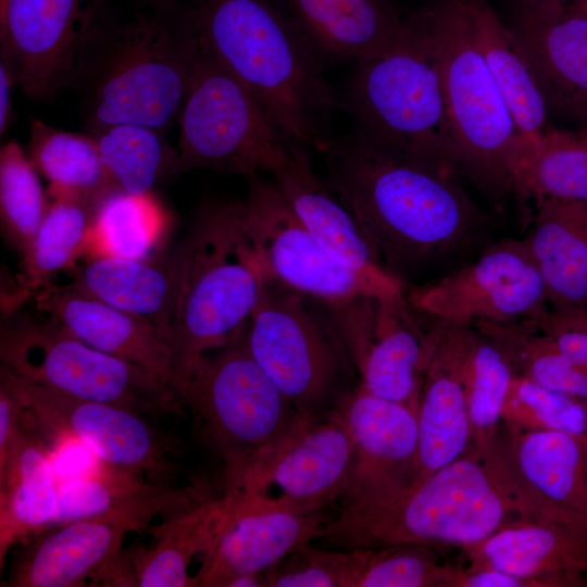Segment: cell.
Returning a JSON list of instances; mask_svg holds the SVG:
<instances>
[{"instance_id": "6da1fadb", "label": "cell", "mask_w": 587, "mask_h": 587, "mask_svg": "<svg viewBox=\"0 0 587 587\" xmlns=\"http://www.w3.org/2000/svg\"><path fill=\"white\" fill-rule=\"evenodd\" d=\"M319 151L327 187L354 216L384 267L404 284L429 274L438 279L490 245L489 220L457 177L395 159L353 130L330 137Z\"/></svg>"}, {"instance_id": "7a4b0ae2", "label": "cell", "mask_w": 587, "mask_h": 587, "mask_svg": "<svg viewBox=\"0 0 587 587\" xmlns=\"http://www.w3.org/2000/svg\"><path fill=\"white\" fill-rule=\"evenodd\" d=\"M203 46L264 107L288 140L320 150L339 93L325 59L284 0H192Z\"/></svg>"}, {"instance_id": "3957f363", "label": "cell", "mask_w": 587, "mask_h": 587, "mask_svg": "<svg viewBox=\"0 0 587 587\" xmlns=\"http://www.w3.org/2000/svg\"><path fill=\"white\" fill-rule=\"evenodd\" d=\"M524 522L490 448H470L424 479L378 499L344 503L321 539L340 549L460 545L482 541Z\"/></svg>"}, {"instance_id": "277c9868", "label": "cell", "mask_w": 587, "mask_h": 587, "mask_svg": "<svg viewBox=\"0 0 587 587\" xmlns=\"http://www.w3.org/2000/svg\"><path fill=\"white\" fill-rule=\"evenodd\" d=\"M202 43L190 4L137 0L117 13L89 82L87 130L136 124L163 133L179 117Z\"/></svg>"}, {"instance_id": "5b68a950", "label": "cell", "mask_w": 587, "mask_h": 587, "mask_svg": "<svg viewBox=\"0 0 587 587\" xmlns=\"http://www.w3.org/2000/svg\"><path fill=\"white\" fill-rule=\"evenodd\" d=\"M179 245L182 277L167 338L172 388L180 399L196 363L249 320L266 276L243 224L242 201L202 205Z\"/></svg>"}, {"instance_id": "8992f818", "label": "cell", "mask_w": 587, "mask_h": 587, "mask_svg": "<svg viewBox=\"0 0 587 587\" xmlns=\"http://www.w3.org/2000/svg\"><path fill=\"white\" fill-rule=\"evenodd\" d=\"M408 18L400 45L353 64L339 107L352 130L384 153L459 178L437 59L414 13Z\"/></svg>"}, {"instance_id": "52a82bcc", "label": "cell", "mask_w": 587, "mask_h": 587, "mask_svg": "<svg viewBox=\"0 0 587 587\" xmlns=\"http://www.w3.org/2000/svg\"><path fill=\"white\" fill-rule=\"evenodd\" d=\"M413 13L437 59L460 175L500 203L514 195L521 139L476 46L470 0H432Z\"/></svg>"}, {"instance_id": "ba28073f", "label": "cell", "mask_w": 587, "mask_h": 587, "mask_svg": "<svg viewBox=\"0 0 587 587\" xmlns=\"http://www.w3.org/2000/svg\"><path fill=\"white\" fill-rule=\"evenodd\" d=\"M180 401L201 440L222 462L225 490L309 420L253 359L246 324L196 363Z\"/></svg>"}, {"instance_id": "9c48e42d", "label": "cell", "mask_w": 587, "mask_h": 587, "mask_svg": "<svg viewBox=\"0 0 587 587\" xmlns=\"http://www.w3.org/2000/svg\"><path fill=\"white\" fill-rule=\"evenodd\" d=\"M246 337L253 359L307 419L340 410L360 385L328 308L300 292L266 279Z\"/></svg>"}, {"instance_id": "30bf717a", "label": "cell", "mask_w": 587, "mask_h": 587, "mask_svg": "<svg viewBox=\"0 0 587 587\" xmlns=\"http://www.w3.org/2000/svg\"><path fill=\"white\" fill-rule=\"evenodd\" d=\"M9 316L0 332L1 369L18 379L150 417L183 414L178 395L151 371L89 346L50 317Z\"/></svg>"}, {"instance_id": "8fae6325", "label": "cell", "mask_w": 587, "mask_h": 587, "mask_svg": "<svg viewBox=\"0 0 587 587\" xmlns=\"http://www.w3.org/2000/svg\"><path fill=\"white\" fill-rule=\"evenodd\" d=\"M116 15L111 0H0V62L26 97L53 100L89 84Z\"/></svg>"}, {"instance_id": "7c38bea8", "label": "cell", "mask_w": 587, "mask_h": 587, "mask_svg": "<svg viewBox=\"0 0 587 587\" xmlns=\"http://www.w3.org/2000/svg\"><path fill=\"white\" fill-rule=\"evenodd\" d=\"M178 120V174L204 168L245 177L272 175L294 145L203 43Z\"/></svg>"}, {"instance_id": "4fadbf2b", "label": "cell", "mask_w": 587, "mask_h": 587, "mask_svg": "<svg viewBox=\"0 0 587 587\" xmlns=\"http://www.w3.org/2000/svg\"><path fill=\"white\" fill-rule=\"evenodd\" d=\"M211 497L205 487L157 482L109 510L57 526L29 541L13 561L7 587H75L120 563L126 536Z\"/></svg>"}, {"instance_id": "5bb4252c", "label": "cell", "mask_w": 587, "mask_h": 587, "mask_svg": "<svg viewBox=\"0 0 587 587\" xmlns=\"http://www.w3.org/2000/svg\"><path fill=\"white\" fill-rule=\"evenodd\" d=\"M246 178L243 224L266 279L327 307L407 291L392 274L373 275L334 258L299 220L273 178L262 174Z\"/></svg>"}, {"instance_id": "9a60e30c", "label": "cell", "mask_w": 587, "mask_h": 587, "mask_svg": "<svg viewBox=\"0 0 587 587\" xmlns=\"http://www.w3.org/2000/svg\"><path fill=\"white\" fill-rule=\"evenodd\" d=\"M407 296L421 313L457 326L530 321L550 310L544 280L524 238L491 242L474 260L412 287Z\"/></svg>"}, {"instance_id": "2e32d148", "label": "cell", "mask_w": 587, "mask_h": 587, "mask_svg": "<svg viewBox=\"0 0 587 587\" xmlns=\"http://www.w3.org/2000/svg\"><path fill=\"white\" fill-rule=\"evenodd\" d=\"M327 308L359 374L360 386L416 411L440 322L433 319L435 324L425 329L407 291Z\"/></svg>"}, {"instance_id": "e0dca14e", "label": "cell", "mask_w": 587, "mask_h": 587, "mask_svg": "<svg viewBox=\"0 0 587 587\" xmlns=\"http://www.w3.org/2000/svg\"><path fill=\"white\" fill-rule=\"evenodd\" d=\"M37 424L75 439L102 463L172 483L179 449L152 417L124 407L82 400L25 383L1 369Z\"/></svg>"}, {"instance_id": "ac0fdd59", "label": "cell", "mask_w": 587, "mask_h": 587, "mask_svg": "<svg viewBox=\"0 0 587 587\" xmlns=\"http://www.w3.org/2000/svg\"><path fill=\"white\" fill-rule=\"evenodd\" d=\"M352 466L353 440L340 409L307 420L228 490L258 498L275 488L277 497L264 505L322 511L345 498Z\"/></svg>"}, {"instance_id": "d6986e66", "label": "cell", "mask_w": 587, "mask_h": 587, "mask_svg": "<svg viewBox=\"0 0 587 587\" xmlns=\"http://www.w3.org/2000/svg\"><path fill=\"white\" fill-rule=\"evenodd\" d=\"M492 449L524 521L587 529V438L553 430H508Z\"/></svg>"}, {"instance_id": "ffe728a7", "label": "cell", "mask_w": 587, "mask_h": 587, "mask_svg": "<svg viewBox=\"0 0 587 587\" xmlns=\"http://www.w3.org/2000/svg\"><path fill=\"white\" fill-rule=\"evenodd\" d=\"M232 511L195 576L197 587H228L235 578L264 574L291 553L321 539L322 511L266 507L238 491Z\"/></svg>"}, {"instance_id": "44dd1931", "label": "cell", "mask_w": 587, "mask_h": 587, "mask_svg": "<svg viewBox=\"0 0 587 587\" xmlns=\"http://www.w3.org/2000/svg\"><path fill=\"white\" fill-rule=\"evenodd\" d=\"M546 98L549 112L587 123V16L565 2L520 0L508 25Z\"/></svg>"}, {"instance_id": "7402d4cb", "label": "cell", "mask_w": 587, "mask_h": 587, "mask_svg": "<svg viewBox=\"0 0 587 587\" xmlns=\"http://www.w3.org/2000/svg\"><path fill=\"white\" fill-rule=\"evenodd\" d=\"M353 440V466L344 503L396 492L413 480L419 448L416 411L360 385L341 408Z\"/></svg>"}, {"instance_id": "603a6c76", "label": "cell", "mask_w": 587, "mask_h": 587, "mask_svg": "<svg viewBox=\"0 0 587 587\" xmlns=\"http://www.w3.org/2000/svg\"><path fill=\"white\" fill-rule=\"evenodd\" d=\"M467 329L469 326L440 322L420 391L417 461L411 484L455 461L471 448L465 387Z\"/></svg>"}, {"instance_id": "cb8c5ba5", "label": "cell", "mask_w": 587, "mask_h": 587, "mask_svg": "<svg viewBox=\"0 0 587 587\" xmlns=\"http://www.w3.org/2000/svg\"><path fill=\"white\" fill-rule=\"evenodd\" d=\"M36 308L89 346L138 364L172 387L173 352L149 321L120 310L67 285L39 291Z\"/></svg>"}, {"instance_id": "d4e9b609", "label": "cell", "mask_w": 587, "mask_h": 587, "mask_svg": "<svg viewBox=\"0 0 587 587\" xmlns=\"http://www.w3.org/2000/svg\"><path fill=\"white\" fill-rule=\"evenodd\" d=\"M473 566L492 567L535 587L582 585L587 578V529L525 521L464 547Z\"/></svg>"}, {"instance_id": "484cf974", "label": "cell", "mask_w": 587, "mask_h": 587, "mask_svg": "<svg viewBox=\"0 0 587 587\" xmlns=\"http://www.w3.org/2000/svg\"><path fill=\"white\" fill-rule=\"evenodd\" d=\"M179 242L170 250L142 259L90 255L72 268L67 286L151 322L167 339L180 277ZM170 344V342H168Z\"/></svg>"}, {"instance_id": "4316f807", "label": "cell", "mask_w": 587, "mask_h": 587, "mask_svg": "<svg viewBox=\"0 0 587 587\" xmlns=\"http://www.w3.org/2000/svg\"><path fill=\"white\" fill-rule=\"evenodd\" d=\"M296 23L325 59L359 63L400 45L408 14L392 0H284Z\"/></svg>"}, {"instance_id": "83f0119b", "label": "cell", "mask_w": 587, "mask_h": 587, "mask_svg": "<svg viewBox=\"0 0 587 587\" xmlns=\"http://www.w3.org/2000/svg\"><path fill=\"white\" fill-rule=\"evenodd\" d=\"M308 151L294 143L287 159L271 175L296 215L345 265L373 275L392 274L382 264L354 216L317 177Z\"/></svg>"}, {"instance_id": "f1b7e54d", "label": "cell", "mask_w": 587, "mask_h": 587, "mask_svg": "<svg viewBox=\"0 0 587 587\" xmlns=\"http://www.w3.org/2000/svg\"><path fill=\"white\" fill-rule=\"evenodd\" d=\"M551 311L587 309V201L540 198L524 238Z\"/></svg>"}, {"instance_id": "f546056e", "label": "cell", "mask_w": 587, "mask_h": 587, "mask_svg": "<svg viewBox=\"0 0 587 587\" xmlns=\"http://www.w3.org/2000/svg\"><path fill=\"white\" fill-rule=\"evenodd\" d=\"M58 498L48 449L24 419L5 463L0 466L1 570L14 545L49 527Z\"/></svg>"}, {"instance_id": "4dcf8cb0", "label": "cell", "mask_w": 587, "mask_h": 587, "mask_svg": "<svg viewBox=\"0 0 587 587\" xmlns=\"http://www.w3.org/2000/svg\"><path fill=\"white\" fill-rule=\"evenodd\" d=\"M233 504V494L224 491L152 527L154 544L138 558L134 586H196L188 567L197 555L202 560L211 549Z\"/></svg>"}, {"instance_id": "1f68e13d", "label": "cell", "mask_w": 587, "mask_h": 587, "mask_svg": "<svg viewBox=\"0 0 587 587\" xmlns=\"http://www.w3.org/2000/svg\"><path fill=\"white\" fill-rule=\"evenodd\" d=\"M476 46L512 114L521 139L547 130L549 108L537 78L514 35L489 0H470Z\"/></svg>"}, {"instance_id": "d6a6232c", "label": "cell", "mask_w": 587, "mask_h": 587, "mask_svg": "<svg viewBox=\"0 0 587 587\" xmlns=\"http://www.w3.org/2000/svg\"><path fill=\"white\" fill-rule=\"evenodd\" d=\"M41 225L22 255L15 285L1 296L5 315L48 287L61 271L72 270L86 253L96 208L74 198H51Z\"/></svg>"}, {"instance_id": "836d02e7", "label": "cell", "mask_w": 587, "mask_h": 587, "mask_svg": "<svg viewBox=\"0 0 587 587\" xmlns=\"http://www.w3.org/2000/svg\"><path fill=\"white\" fill-rule=\"evenodd\" d=\"M26 154L49 180L50 198H74L97 208L105 196L118 189L89 133L62 130L33 120Z\"/></svg>"}, {"instance_id": "e575fe53", "label": "cell", "mask_w": 587, "mask_h": 587, "mask_svg": "<svg viewBox=\"0 0 587 587\" xmlns=\"http://www.w3.org/2000/svg\"><path fill=\"white\" fill-rule=\"evenodd\" d=\"M513 191L519 199L587 201V138L547 129L537 139H521Z\"/></svg>"}, {"instance_id": "d590c367", "label": "cell", "mask_w": 587, "mask_h": 587, "mask_svg": "<svg viewBox=\"0 0 587 587\" xmlns=\"http://www.w3.org/2000/svg\"><path fill=\"white\" fill-rule=\"evenodd\" d=\"M170 216L154 196L115 189L97 205L86 254L142 259L161 250Z\"/></svg>"}, {"instance_id": "8d00e7d4", "label": "cell", "mask_w": 587, "mask_h": 587, "mask_svg": "<svg viewBox=\"0 0 587 587\" xmlns=\"http://www.w3.org/2000/svg\"><path fill=\"white\" fill-rule=\"evenodd\" d=\"M472 326L500 348L515 375L587 403V373L567 360L548 334L526 321Z\"/></svg>"}, {"instance_id": "74e56055", "label": "cell", "mask_w": 587, "mask_h": 587, "mask_svg": "<svg viewBox=\"0 0 587 587\" xmlns=\"http://www.w3.org/2000/svg\"><path fill=\"white\" fill-rule=\"evenodd\" d=\"M91 135L107 171L123 191L150 192L162 178L178 175L177 149L170 147L158 129L116 124Z\"/></svg>"}, {"instance_id": "f35d334b", "label": "cell", "mask_w": 587, "mask_h": 587, "mask_svg": "<svg viewBox=\"0 0 587 587\" xmlns=\"http://www.w3.org/2000/svg\"><path fill=\"white\" fill-rule=\"evenodd\" d=\"M513 370L500 348L474 326L467 329L465 387L471 448L486 453L497 438Z\"/></svg>"}, {"instance_id": "ab89813d", "label": "cell", "mask_w": 587, "mask_h": 587, "mask_svg": "<svg viewBox=\"0 0 587 587\" xmlns=\"http://www.w3.org/2000/svg\"><path fill=\"white\" fill-rule=\"evenodd\" d=\"M49 203L38 172L15 139L0 150V218L7 241L21 254L27 251Z\"/></svg>"}, {"instance_id": "60d3db41", "label": "cell", "mask_w": 587, "mask_h": 587, "mask_svg": "<svg viewBox=\"0 0 587 587\" xmlns=\"http://www.w3.org/2000/svg\"><path fill=\"white\" fill-rule=\"evenodd\" d=\"M348 587H450L457 569L423 546L348 549Z\"/></svg>"}, {"instance_id": "b9f144b4", "label": "cell", "mask_w": 587, "mask_h": 587, "mask_svg": "<svg viewBox=\"0 0 587 587\" xmlns=\"http://www.w3.org/2000/svg\"><path fill=\"white\" fill-rule=\"evenodd\" d=\"M501 422L507 430H553L587 438V403L514 374Z\"/></svg>"}, {"instance_id": "7bdbcfd3", "label": "cell", "mask_w": 587, "mask_h": 587, "mask_svg": "<svg viewBox=\"0 0 587 587\" xmlns=\"http://www.w3.org/2000/svg\"><path fill=\"white\" fill-rule=\"evenodd\" d=\"M103 464L100 471L76 478L59 490L49 527L102 513L157 483L142 473Z\"/></svg>"}, {"instance_id": "ee69618b", "label": "cell", "mask_w": 587, "mask_h": 587, "mask_svg": "<svg viewBox=\"0 0 587 587\" xmlns=\"http://www.w3.org/2000/svg\"><path fill=\"white\" fill-rule=\"evenodd\" d=\"M267 587H338L330 551L311 545L265 572Z\"/></svg>"}, {"instance_id": "f6af8a7d", "label": "cell", "mask_w": 587, "mask_h": 587, "mask_svg": "<svg viewBox=\"0 0 587 587\" xmlns=\"http://www.w3.org/2000/svg\"><path fill=\"white\" fill-rule=\"evenodd\" d=\"M450 587H535V585L530 580L497 569L471 565L467 570L457 569Z\"/></svg>"}, {"instance_id": "bcb514c9", "label": "cell", "mask_w": 587, "mask_h": 587, "mask_svg": "<svg viewBox=\"0 0 587 587\" xmlns=\"http://www.w3.org/2000/svg\"><path fill=\"white\" fill-rule=\"evenodd\" d=\"M538 328V327H537ZM554 341L559 351L587 373V333L565 328H539Z\"/></svg>"}, {"instance_id": "7dc6e473", "label": "cell", "mask_w": 587, "mask_h": 587, "mask_svg": "<svg viewBox=\"0 0 587 587\" xmlns=\"http://www.w3.org/2000/svg\"><path fill=\"white\" fill-rule=\"evenodd\" d=\"M526 322L538 328H565L587 333V309L565 312L549 310L544 315Z\"/></svg>"}, {"instance_id": "c3c4849f", "label": "cell", "mask_w": 587, "mask_h": 587, "mask_svg": "<svg viewBox=\"0 0 587 587\" xmlns=\"http://www.w3.org/2000/svg\"><path fill=\"white\" fill-rule=\"evenodd\" d=\"M14 78L5 66L0 62V133L3 135L12 118V89L15 86Z\"/></svg>"}, {"instance_id": "681fc988", "label": "cell", "mask_w": 587, "mask_h": 587, "mask_svg": "<svg viewBox=\"0 0 587 587\" xmlns=\"http://www.w3.org/2000/svg\"><path fill=\"white\" fill-rule=\"evenodd\" d=\"M565 3L572 11L587 16V0H569Z\"/></svg>"}, {"instance_id": "f907efd6", "label": "cell", "mask_w": 587, "mask_h": 587, "mask_svg": "<svg viewBox=\"0 0 587 587\" xmlns=\"http://www.w3.org/2000/svg\"><path fill=\"white\" fill-rule=\"evenodd\" d=\"M576 132L587 138V123L582 125L578 129H576Z\"/></svg>"}, {"instance_id": "816d5d0a", "label": "cell", "mask_w": 587, "mask_h": 587, "mask_svg": "<svg viewBox=\"0 0 587 587\" xmlns=\"http://www.w3.org/2000/svg\"><path fill=\"white\" fill-rule=\"evenodd\" d=\"M528 2H567L569 0H524Z\"/></svg>"}]
</instances>
